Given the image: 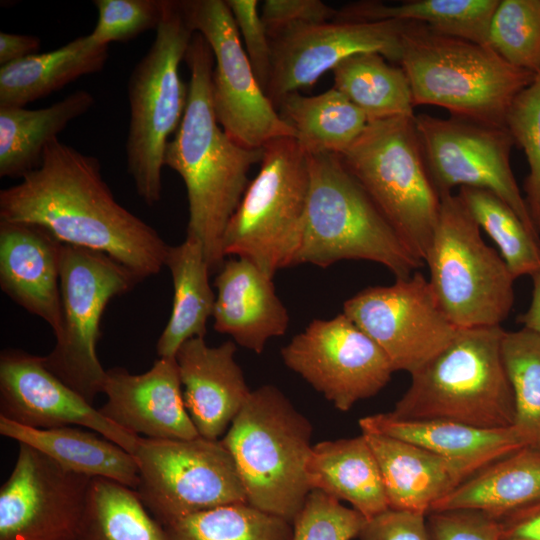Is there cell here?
Instances as JSON below:
<instances>
[{"label": "cell", "mask_w": 540, "mask_h": 540, "mask_svg": "<svg viewBox=\"0 0 540 540\" xmlns=\"http://www.w3.org/2000/svg\"><path fill=\"white\" fill-rule=\"evenodd\" d=\"M20 179L0 191V221L36 225L62 244L104 253L140 280L165 266L169 245L117 202L95 156L57 137Z\"/></svg>", "instance_id": "1"}, {"label": "cell", "mask_w": 540, "mask_h": 540, "mask_svg": "<svg viewBox=\"0 0 540 540\" xmlns=\"http://www.w3.org/2000/svg\"><path fill=\"white\" fill-rule=\"evenodd\" d=\"M188 96L181 123L166 145L164 166L180 175L188 200L187 235L199 240L211 272L225 261L223 236L249 184L263 148H245L220 126L212 101L214 56L194 33L185 58Z\"/></svg>", "instance_id": "2"}, {"label": "cell", "mask_w": 540, "mask_h": 540, "mask_svg": "<svg viewBox=\"0 0 540 540\" xmlns=\"http://www.w3.org/2000/svg\"><path fill=\"white\" fill-rule=\"evenodd\" d=\"M401 68L413 105H435L453 117L506 127L515 98L536 75L507 63L489 45L406 22L400 40Z\"/></svg>", "instance_id": "3"}, {"label": "cell", "mask_w": 540, "mask_h": 540, "mask_svg": "<svg viewBox=\"0 0 540 540\" xmlns=\"http://www.w3.org/2000/svg\"><path fill=\"white\" fill-rule=\"evenodd\" d=\"M501 326L459 329L452 342L411 375L391 416L447 420L477 428L512 427L515 408L501 357Z\"/></svg>", "instance_id": "4"}, {"label": "cell", "mask_w": 540, "mask_h": 540, "mask_svg": "<svg viewBox=\"0 0 540 540\" xmlns=\"http://www.w3.org/2000/svg\"><path fill=\"white\" fill-rule=\"evenodd\" d=\"M309 190L295 265L326 268L342 260L385 266L396 279L410 277L423 262L414 256L339 155H307Z\"/></svg>", "instance_id": "5"}, {"label": "cell", "mask_w": 540, "mask_h": 540, "mask_svg": "<svg viewBox=\"0 0 540 540\" xmlns=\"http://www.w3.org/2000/svg\"><path fill=\"white\" fill-rule=\"evenodd\" d=\"M312 431L310 421L277 387L251 391L221 440L249 505L293 523L311 491L306 464Z\"/></svg>", "instance_id": "6"}, {"label": "cell", "mask_w": 540, "mask_h": 540, "mask_svg": "<svg viewBox=\"0 0 540 540\" xmlns=\"http://www.w3.org/2000/svg\"><path fill=\"white\" fill-rule=\"evenodd\" d=\"M193 34L182 1L163 0L155 38L129 77L127 171L147 205L161 198L165 148L185 112L188 84L179 67Z\"/></svg>", "instance_id": "7"}, {"label": "cell", "mask_w": 540, "mask_h": 540, "mask_svg": "<svg viewBox=\"0 0 540 540\" xmlns=\"http://www.w3.org/2000/svg\"><path fill=\"white\" fill-rule=\"evenodd\" d=\"M339 157L411 253L424 263L441 198L429 176L414 117L368 122Z\"/></svg>", "instance_id": "8"}, {"label": "cell", "mask_w": 540, "mask_h": 540, "mask_svg": "<svg viewBox=\"0 0 540 540\" xmlns=\"http://www.w3.org/2000/svg\"><path fill=\"white\" fill-rule=\"evenodd\" d=\"M441 206L424 262L438 304L459 329L501 326L514 304V276L453 193Z\"/></svg>", "instance_id": "9"}, {"label": "cell", "mask_w": 540, "mask_h": 540, "mask_svg": "<svg viewBox=\"0 0 540 540\" xmlns=\"http://www.w3.org/2000/svg\"><path fill=\"white\" fill-rule=\"evenodd\" d=\"M308 190V157L295 137L269 141L257 175L227 224L224 256L245 258L272 278L294 266Z\"/></svg>", "instance_id": "10"}, {"label": "cell", "mask_w": 540, "mask_h": 540, "mask_svg": "<svg viewBox=\"0 0 540 540\" xmlns=\"http://www.w3.org/2000/svg\"><path fill=\"white\" fill-rule=\"evenodd\" d=\"M140 281L104 253L61 244V325L54 348L43 359L54 375L91 404L103 393L106 378L96 354L103 312L112 298Z\"/></svg>", "instance_id": "11"}, {"label": "cell", "mask_w": 540, "mask_h": 540, "mask_svg": "<svg viewBox=\"0 0 540 540\" xmlns=\"http://www.w3.org/2000/svg\"><path fill=\"white\" fill-rule=\"evenodd\" d=\"M135 490L162 526L216 507L247 503L232 455L221 440L139 436Z\"/></svg>", "instance_id": "12"}, {"label": "cell", "mask_w": 540, "mask_h": 540, "mask_svg": "<svg viewBox=\"0 0 540 540\" xmlns=\"http://www.w3.org/2000/svg\"><path fill=\"white\" fill-rule=\"evenodd\" d=\"M182 5L192 31L212 50V101L225 133L250 149L263 148L275 138L295 137L260 86L226 0H184Z\"/></svg>", "instance_id": "13"}, {"label": "cell", "mask_w": 540, "mask_h": 540, "mask_svg": "<svg viewBox=\"0 0 540 540\" xmlns=\"http://www.w3.org/2000/svg\"><path fill=\"white\" fill-rule=\"evenodd\" d=\"M414 124L429 176L440 196L452 193L455 186L489 190L540 238L511 168L515 143L506 127L425 113L415 115Z\"/></svg>", "instance_id": "14"}, {"label": "cell", "mask_w": 540, "mask_h": 540, "mask_svg": "<svg viewBox=\"0 0 540 540\" xmlns=\"http://www.w3.org/2000/svg\"><path fill=\"white\" fill-rule=\"evenodd\" d=\"M343 313L383 350L394 371L410 375L446 348L459 331L420 272L389 286L363 289L345 301Z\"/></svg>", "instance_id": "15"}, {"label": "cell", "mask_w": 540, "mask_h": 540, "mask_svg": "<svg viewBox=\"0 0 540 540\" xmlns=\"http://www.w3.org/2000/svg\"><path fill=\"white\" fill-rule=\"evenodd\" d=\"M281 356L343 412L376 395L395 372L383 350L344 313L313 320L281 349Z\"/></svg>", "instance_id": "16"}, {"label": "cell", "mask_w": 540, "mask_h": 540, "mask_svg": "<svg viewBox=\"0 0 540 540\" xmlns=\"http://www.w3.org/2000/svg\"><path fill=\"white\" fill-rule=\"evenodd\" d=\"M91 480L19 443L0 489V540H79Z\"/></svg>", "instance_id": "17"}, {"label": "cell", "mask_w": 540, "mask_h": 540, "mask_svg": "<svg viewBox=\"0 0 540 540\" xmlns=\"http://www.w3.org/2000/svg\"><path fill=\"white\" fill-rule=\"evenodd\" d=\"M406 22L335 18L269 33L272 63L265 94L276 107L287 94L312 86L325 72L359 53L400 60Z\"/></svg>", "instance_id": "18"}, {"label": "cell", "mask_w": 540, "mask_h": 540, "mask_svg": "<svg viewBox=\"0 0 540 540\" xmlns=\"http://www.w3.org/2000/svg\"><path fill=\"white\" fill-rule=\"evenodd\" d=\"M0 416L39 429L78 425L132 455L139 439L61 381L46 367L43 357L17 349L3 350L0 355Z\"/></svg>", "instance_id": "19"}, {"label": "cell", "mask_w": 540, "mask_h": 540, "mask_svg": "<svg viewBox=\"0 0 540 540\" xmlns=\"http://www.w3.org/2000/svg\"><path fill=\"white\" fill-rule=\"evenodd\" d=\"M178 365L174 358H160L142 374L125 368L106 370L99 411L107 419L137 436L190 440L199 437L184 404Z\"/></svg>", "instance_id": "20"}, {"label": "cell", "mask_w": 540, "mask_h": 540, "mask_svg": "<svg viewBox=\"0 0 540 540\" xmlns=\"http://www.w3.org/2000/svg\"><path fill=\"white\" fill-rule=\"evenodd\" d=\"M235 352L234 341L210 347L204 338L195 337L176 353L184 404L203 438L218 440L251 393Z\"/></svg>", "instance_id": "21"}, {"label": "cell", "mask_w": 540, "mask_h": 540, "mask_svg": "<svg viewBox=\"0 0 540 540\" xmlns=\"http://www.w3.org/2000/svg\"><path fill=\"white\" fill-rule=\"evenodd\" d=\"M61 244L44 229L0 221V286L15 303L46 321L54 335L61 325Z\"/></svg>", "instance_id": "22"}, {"label": "cell", "mask_w": 540, "mask_h": 540, "mask_svg": "<svg viewBox=\"0 0 540 540\" xmlns=\"http://www.w3.org/2000/svg\"><path fill=\"white\" fill-rule=\"evenodd\" d=\"M272 279L251 261L235 257L224 261L214 281V329L256 354L289 325Z\"/></svg>", "instance_id": "23"}, {"label": "cell", "mask_w": 540, "mask_h": 540, "mask_svg": "<svg viewBox=\"0 0 540 540\" xmlns=\"http://www.w3.org/2000/svg\"><path fill=\"white\" fill-rule=\"evenodd\" d=\"M377 460L389 509L428 514L477 470L416 444L362 432Z\"/></svg>", "instance_id": "24"}, {"label": "cell", "mask_w": 540, "mask_h": 540, "mask_svg": "<svg viewBox=\"0 0 540 540\" xmlns=\"http://www.w3.org/2000/svg\"><path fill=\"white\" fill-rule=\"evenodd\" d=\"M359 426L362 432L416 444L477 471L527 446L513 426L484 429L447 420H402L389 412L365 416Z\"/></svg>", "instance_id": "25"}, {"label": "cell", "mask_w": 540, "mask_h": 540, "mask_svg": "<svg viewBox=\"0 0 540 540\" xmlns=\"http://www.w3.org/2000/svg\"><path fill=\"white\" fill-rule=\"evenodd\" d=\"M306 475L311 490L349 502L367 520L389 509L381 472L364 434L313 445Z\"/></svg>", "instance_id": "26"}, {"label": "cell", "mask_w": 540, "mask_h": 540, "mask_svg": "<svg viewBox=\"0 0 540 540\" xmlns=\"http://www.w3.org/2000/svg\"><path fill=\"white\" fill-rule=\"evenodd\" d=\"M0 434L36 449L68 471L137 489L139 469L134 456L93 430L32 428L0 416Z\"/></svg>", "instance_id": "27"}, {"label": "cell", "mask_w": 540, "mask_h": 540, "mask_svg": "<svg viewBox=\"0 0 540 540\" xmlns=\"http://www.w3.org/2000/svg\"><path fill=\"white\" fill-rule=\"evenodd\" d=\"M108 57L109 46L95 43L88 34L58 49L3 65L0 107H25L80 77L100 72Z\"/></svg>", "instance_id": "28"}, {"label": "cell", "mask_w": 540, "mask_h": 540, "mask_svg": "<svg viewBox=\"0 0 540 540\" xmlns=\"http://www.w3.org/2000/svg\"><path fill=\"white\" fill-rule=\"evenodd\" d=\"M540 499V449L523 447L475 472L431 511L475 509L499 519Z\"/></svg>", "instance_id": "29"}, {"label": "cell", "mask_w": 540, "mask_h": 540, "mask_svg": "<svg viewBox=\"0 0 540 540\" xmlns=\"http://www.w3.org/2000/svg\"><path fill=\"white\" fill-rule=\"evenodd\" d=\"M165 266L172 277L173 304L156 352L160 358H174L185 341L205 337L216 296L209 283L210 267L196 238L186 236L182 243L169 246Z\"/></svg>", "instance_id": "30"}, {"label": "cell", "mask_w": 540, "mask_h": 540, "mask_svg": "<svg viewBox=\"0 0 540 540\" xmlns=\"http://www.w3.org/2000/svg\"><path fill=\"white\" fill-rule=\"evenodd\" d=\"M94 102L89 91L76 90L39 109L0 107V176L21 178L37 168L46 144Z\"/></svg>", "instance_id": "31"}, {"label": "cell", "mask_w": 540, "mask_h": 540, "mask_svg": "<svg viewBox=\"0 0 540 540\" xmlns=\"http://www.w3.org/2000/svg\"><path fill=\"white\" fill-rule=\"evenodd\" d=\"M276 109L307 155L342 154L368 124L364 113L335 88L315 96L289 93Z\"/></svg>", "instance_id": "32"}, {"label": "cell", "mask_w": 540, "mask_h": 540, "mask_svg": "<svg viewBox=\"0 0 540 540\" xmlns=\"http://www.w3.org/2000/svg\"><path fill=\"white\" fill-rule=\"evenodd\" d=\"M499 0H412L397 5L358 1L337 9V16L356 20L422 23L436 32L488 45V30Z\"/></svg>", "instance_id": "33"}, {"label": "cell", "mask_w": 540, "mask_h": 540, "mask_svg": "<svg viewBox=\"0 0 540 540\" xmlns=\"http://www.w3.org/2000/svg\"><path fill=\"white\" fill-rule=\"evenodd\" d=\"M332 72L333 88L358 107L368 122L415 116L404 70L388 64L381 54L352 55L337 64Z\"/></svg>", "instance_id": "34"}, {"label": "cell", "mask_w": 540, "mask_h": 540, "mask_svg": "<svg viewBox=\"0 0 540 540\" xmlns=\"http://www.w3.org/2000/svg\"><path fill=\"white\" fill-rule=\"evenodd\" d=\"M79 540H169L137 492L106 478H92Z\"/></svg>", "instance_id": "35"}, {"label": "cell", "mask_w": 540, "mask_h": 540, "mask_svg": "<svg viewBox=\"0 0 540 540\" xmlns=\"http://www.w3.org/2000/svg\"><path fill=\"white\" fill-rule=\"evenodd\" d=\"M460 197L480 229L497 245L514 278L540 267V238L533 235L514 210L489 190L460 187Z\"/></svg>", "instance_id": "36"}, {"label": "cell", "mask_w": 540, "mask_h": 540, "mask_svg": "<svg viewBox=\"0 0 540 540\" xmlns=\"http://www.w3.org/2000/svg\"><path fill=\"white\" fill-rule=\"evenodd\" d=\"M163 527L169 540H291L293 534L290 522L248 503L198 512Z\"/></svg>", "instance_id": "37"}, {"label": "cell", "mask_w": 540, "mask_h": 540, "mask_svg": "<svg viewBox=\"0 0 540 540\" xmlns=\"http://www.w3.org/2000/svg\"><path fill=\"white\" fill-rule=\"evenodd\" d=\"M501 357L513 393V427L527 446L540 449V334L505 331Z\"/></svg>", "instance_id": "38"}, {"label": "cell", "mask_w": 540, "mask_h": 540, "mask_svg": "<svg viewBox=\"0 0 540 540\" xmlns=\"http://www.w3.org/2000/svg\"><path fill=\"white\" fill-rule=\"evenodd\" d=\"M488 45L510 65L540 73V0H501L488 30Z\"/></svg>", "instance_id": "39"}, {"label": "cell", "mask_w": 540, "mask_h": 540, "mask_svg": "<svg viewBox=\"0 0 540 540\" xmlns=\"http://www.w3.org/2000/svg\"><path fill=\"white\" fill-rule=\"evenodd\" d=\"M505 126L528 162L529 173L523 182V197L540 236V73L513 101Z\"/></svg>", "instance_id": "40"}, {"label": "cell", "mask_w": 540, "mask_h": 540, "mask_svg": "<svg viewBox=\"0 0 540 540\" xmlns=\"http://www.w3.org/2000/svg\"><path fill=\"white\" fill-rule=\"evenodd\" d=\"M366 522L355 509L313 489L292 523L291 540H352L358 538Z\"/></svg>", "instance_id": "41"}, {"label": "cell", "mask_w": 540, "mask_h": 540, "mask_svg": "<svg viewBox=\"0 0 540 540\" xmlns=\"http://www.w3.org/2000/svg\"><path fill=\"white\" fill-rule=\"evenodd\" d=\"M97 23L89 34L99 45L127 42L157 29L163 15V0H94Z\"/></svg>", "instance_id": "42"}, {"label": "cell", "mask_w": 540, "mask_h": 540, "mask_svg": "<svg viewBox=\"0 0 540 540\" xmlns=\"http://www.w3.org/2000/svg\"><path fill=\"white\" fill-rule=\"evenodd\" d=\"M253 72L265 92L272 63V46L257 0H226Z\"/></svg>", "instance_id": "43"}, {"label": "cell", "mask_w": 540, "mask_h": 540, "mask_svg": "<svg viewBox=\"0 0 540 540\" xmlns=\"http://www.w3.org/2000/svg\"><path fill=\"white\" fill-rule=\"evenodd\" d=\"M425 519L429 540H501L497 518L480 510H434Z\"/></svg>", "instance_id": "44"}, {"label": "cell", "mask_w": 540, "mask_h": 540, "mask_svg": "<svg viewBox=\"0 0 540 540\" xmlns=\"http://www.w3.org/2000/svg\"><path fill=\"white\" fill-rule=\"evenodd\" d=\"M268 33L320 23L336 17L337 9L320 0H266L260 10Z\"/></svg>", "instance_id": "45"}, {"label": "cell", "mask_w": 540, "mask_h": 540, "mask_svg": "<svg viewBox=\"0 0 540 540\" xmlns=\"http://www.w3.org/2000/svg\"><path fill=\"white\" fill-rule=\"evenodd\" d=\"M426 515L388 509L367 520L359 540H429Z\"/></svg>", "instance_id": "46"}, {"label": "cell", "mask_w": 540, "mask_h": 540, "mask_svg": "<svg viewBox=\"0 0 540 540\" xmlns=\"http://www.w3.org/2000/svg\"><path fill=\"white\" fill-rule=\"evenodd\" d=\"M497 520L501 540H540V499Z\"/></svg>", "instance_id": "47"}, {"label": "cell", "mask_w": 540, "mask_h": 540, "mask_svg": "<svg viewBox=\"0 0 540 540\" xmlns=\"http://www.w3.org/2000/svg\"><path fill=\"white\" fill-rule=\"evenodd\" d=\"M41 41L37 36L0 32L1 66L38 53Z\"/></svg>", "instance_id": "48"}, {"label": "cell", "mask_w": 540, "mask_h": 540, "mask_svg": "<svg viewBox=\"0 0 540 540\" xmlns=\"http://www.w3.org/2000/svg\"><path fill=\"white\" fill-rule=\"evenodd\" d=\"M533 282L531 303L522 315L519 316L524 328L540 334V267L531 276Z\"/></svg>", "instance_id": "49"}]
</instances>
